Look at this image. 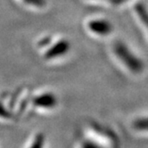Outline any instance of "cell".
<instances>
[{"mask_svg": "<svg viewBox=\"0 0 148 148\" xmlns=\"http://www.w3.org/2000/svg\"><path fill=\"white\" fill-rule=\"evenodd\" d=\"M113 52L123 64L133 73H140L144 69L143 62L135 56L130 48L121 41H116L113 45Z\"/></svg>", "mask_w": 148, "mask_h": 148, "instance_id": "cell-1", "label": "cell"}, {"mask_svg": "<svg viewBox=\"0 0 148 148\" xmlns=\"http://www.w3.org/2000/svg\"><path fill=\"white\" fill-rule=\"evenodd\" d=\"M88 29L98 36H107L112 31L113 26L108 20L95 19L88 23Z\"/></svg>", "mask_w": 148, "mask_h": 148, "instance_id": "cell-2", "label": "cell"}, {"mask_svg": "<svg viewBox=\"0 0 148 148\" xmlns=\"http://www.w3.org/2000/svg\"><path fill=\"white\" fill-rule=\"evenodd\" d=\"M70 50V43L68 40L62 39L59 40L56 44L53 46L46 54L45 57L47 59H55L64 56Z\"/></svg>", "mask_w": 148, "mask_h": 148, "instance_id": "cell-3", "label": "cell"}, {"mask_svg": "<svg viewBox=\"0 0 148 148\" xmlns=\"http://www.w3.org/2000/svg\"><path fill=\"white\" fill-rule=\"evenodd\" d=\"M33 103L38 107L51 109V108H54L56 105L57 99L55 95L50 94V93H46V94L41 95L39 97H37L33 100Z\"/></svg>", "mask_w": 148, "mask_h": 148, "instance_id": "cell-4", "label": "cell"}, {"mask_svg": "<svg viewBox=\"0 0 148 148\" xmlns=\"http://www.w3.org/2000/svg\"><path fill=\"white\" fill-rule=\"evenodd\" d=\"M135 11L137 16L139 17L143 24L148 29V10L147 8L141 3H138L135 5Z\"/></svg>", "mask_w": 148, "mask_h": 148, "instance_id": "cell-5", "label": "cell"}, {"mask_svg": "<svg viewBox=\"0 0 148 148\" xmlns=\"http://www.w3.org/2000/svg\"><path fill=\"white\" fill-rule=\"evenodd\" d=\"M134 129L139 131H148V118L136 120L133 123Z\"/></svg>", "mask_w": 148, "mask_h": 148, "instance_id": "cell-6", "label": "cell"}, {"mask_svg": "<svg viewBox=\"0 0 148 148\" xmlns=\"http://www.w3.org/2000/svg\"><path fill=\"white\" fill-rule=\"evenodd\" d=\"M44 146V136L42 134H38L33 141V144L30 145L29 148H43Z\"/></svg>", "mask_w": 148, "mask_h": 148, "instance_id": "cell-7", "label": "cell"}, {"mask_svg": "<svg viewBox=\"0 0 148 148\" xmlns=\"http://www.w3.org/2000/svg\"><path fill=\"white\" fill-rule=\"evenodd\" d=\"M23 2H25L27 5H32L38 8H41V7H44L45 5L47 4L46 0H23Z\"/></svg>", "mask_w": 148, "mask_h": 148, "instance_id": "cell-8", "label": "cell"}, {"mask_svg": "<svg viewBox=\"0 0 148 148\" xmlns=\"http://www.w3.org/2000/svg\"><path fill=\"white\" fill-rule=\"evenodd\" d=\"M82 148H99L97 145H95L91 142H86L83 145Z\"/></svg>", "mask_w": 148, "mask_h": 148, "instance_id": "cell-9", "label": "cell"}, {"mask_svg": "<svg viewBox=\"0 0 148 148\" xmlns=\"http://www.w3.org/2000/svg\"><path fill=\"white\" fill-rule=\"evenodd\" d=\"M109 1H112V2H114V3H119L120 0H109Z\"/></svg>", "mask_w": 148, "mask_h": 148, "instance_id": "cell-10", "label": "cell"}]
</instances>
